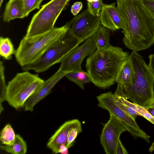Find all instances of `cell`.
<instances>
[{
  "instance_id": "obj_32",
  "label": "cell",
  "mask_w": 154,
  "mask_h": 154,
  "mask_svg": "<svg viewBox=\"0 0 154 154\" xmlns=\"http://www.w3.org/2000/svg\"><path fill=\"white\" fill-rule=\"evenodd\" d=\"M58 153L62 154H68V149L65 144H61L59 146Z\"/></svg>"
},
{
  "instance_id": "obj_24",
  "label": "cell",
  "mask_w": 154,
  "mask_h": 154,
  "mask_svg": "<svg viewBox=\"0 0 154 154\" xmlns=\"http://www.w3.org/2000/svg\"><path fill=\"white\" fill-rule=\"evenodd\" d=\"M43 0H23L25 17H27L32 11L39 9L40 6Z\"/></svg>"
},
{
  "instance_id": "obj_25",
  "label": "cell",
  "mask_w": 154,
  "mask_h": 154,
  "mask_svg": "<svg viewBox=\"0 0 154 154\" xmlns=\"http://www.w3.org/2000/svg\"><path fill=\"white\" fill-rule=\"evenodd\" d=\"M104 4L102 0L97 2H88L87 9L92 15L99 16Z\"/></svg>"
},
{
  "instance_id": "obj_3",
  "label": "cell",
  "mask_w": 154,
  "mask_h": 154,
  "mask_svg": "<svg viewBox=\"0 0 154 154\" xmlns=\"http://www.w3.org/2000/svg\"><path fill=\"white\" fill-rule=\"evenodd\" d=\"M134 68V79L132 84L114 94L124 97L142 107L154 103V76L143 57L133 51L129 55Z\"/></svg>"
},
{
  "instance_id": "obj_22",
  "label": "cell",
  "mask_w": 154,
  "mask_h": 154,
  "mask_svg": "<svg viewBox=\"0 0 154 154\" xmlns=\"http://www.w3.org/2000/svg\"><path fill=\"white\" fill-rule=\"evenodd\" d=\"M16 134L11 125L7 124L2 130L0 133V141L3 145H11L15 140Z\"/></svg>"
},
{
  "instance_id": "obj_12",
  "label": "cell",
  "mask_w": 154,
  "mask_h": 154,
  "mask_svg": "<svg viewBox=\"0 0 154 154\" xmlns=\"http://www.w3.org/2000/svg\"><path fill=\"white\" fill-rule=\"evenodd\" d=\"M68 73L58 70L46 81L26 100L24 105L25 111L32 112L34 106L50 92L55 85Z\"/></svg>"
},
{
  "instance_id": "obj_16",
  "label": "cell",
  "mask_w": 154,
  "mask_h": 154,
  "mask_svg": "<svg viewBox=\"0 0 154 154\" xmlns=\"http://www.w3.org/2000/svg\"><path fill=\"white\" fill-rule=\"evenodd\" d=\"M25 17L23 0H9L6 5L3 14L4 21L9 22L15 19Z\"/></svg>"
},
{
  "instance_id": "obj_4",
  "label": "cell",
  "mask_w": 154,
  "mask_h": 154,
  "mask_svg": "<svg viewBox=\"0 0 154 154\" xmlns=\"http://www.w3.org/2000/svg\"><path fill=\"white\" fill-rule=\"evenodd\" d=\"M69 27L67 22L59 27H54L45 34L30 38L24 36L20 41L14 54L18 63L23 67L39 58L61 38Z\"/></svg>"
},
{
  "instance_id": "obj_5",
  "label": "cell",
  "mask_w": 154,
  "mask_h": 154,
  "mask_svg": "<svg viewBox=\"0 0 154 154\" xmlns=\"http://www.w3.org/2000/svg\"><path fill=\"white\" fill-rule=\"evenodd\" d=\"M44 81L28 71L17 73L7 85L5 100L17 110L24 106L26 100Z\"/></svg>"
},
{
  "instance_id": "obj_31",
  "label": "cell",
  "mask_w": 154,
  "mask_h": 154,
  "mask_svg": "<svg viewBox=\"0 0 154 154\" xmlns=\"http://www.w3.org/2000/svg\"><path fill=\"white\" fill-rule=\"evenodd\" d=\"M149 61L148 66L154 76V54H151L148 57Z\"/></svg>"
},
{
  "instance_id": "obj_1",
  "label": "cell",
  "mask_w": 154,
  "mask_h": 154,
  "mask_svg": "<svg viewBox=\"0 0 154 154\" xmlns=\"http://www.w3.org/2000/svg\"><path fill=\"white\" fill-rule=\"evenodd\" d=\"M116 2L126 47L137 52L150 48L154 43V19L142 0Z\"/></svg>"
},
{
  "instance_id": "obj_19",
  "label": "cell",
  "mask_w": 154,
  "mask_h": 154,
  "mask_svg": "<svg viewBox=\"0 0 154 154\" xmlns=\"http://www.w3.org/2000/svg\"><path fill=\"white\" fill-rule=\"evenodd\" d=\"M65 76L82 89H84V85L85 84L91 82L88 73L82 70L69 72Z\"/></svg>"
},
{
  "instance_id": "obj_10",
  "label": "cell",
  "mask_w": 154,
  "mask_h": 154,
  "mask_svg": "<svg viewBox=\"0 0 154 154\" xmlns=\"http://www.w3.org/2000/svg\"><path fill=\"white\" fill-rule=\"evenodd\" d=\"M96 50V45L92 38H88L82 45L71 51L63 59L59 69L66 73L82 70L81 65L84 59L92 54Z\"/></svg>"
},
{
  "instance_id": "obj_2",
  "label": "cell",
  "mask_w": 154,
  "mask_h": 154,
  "mask_svg": "<svg viewBox=\"0 0 154 154\" xmlns=\"http://www.w3.org/2000/svg\"><path fill=\"white\" fill-rule=\"evenodd\" d=\"M130 55L122 48L111 45L96 50L86 60V68L91 82L103 89L113 85L122 63Z\"/></svg>"
},
{
  "instance_id": "obj_6",
  "label": "cell",
  "mask_w": 154,
  "mask_h": 154,
  "mask_svg": "<svg viewBox=\"0 0 154 154\" xmlns=\"http://www.w3.org/2000/svg\"><path fill=\"white\" fill-rule=\"evenodd\" d=\"M82 42L68 30L65 34L32 63L22 67L23 71L45 72L52 66L60 63L63 59Z\"/></svg>"
},
{
  "instance_id": "obj_30",
  "label": "cell",
  "mask_w": 154,
  "mask_h": 154,
  "mask_svg": "<svg viewBox=\"0 0 154 154\" xmlns=\"http://www.w3.org/2000/svg\"><path fill=\"white\" fill-rule=\"evenodd\" d=\"M127 151L119 139L116 146L115 154H128Z\"/></svg>"
},
{
  "instance_id": "obj_14",
  "label": "cell",
  "mask_w": 154,
  "mask_h": 154,
  "mask_svg": "<svg viewBox=\"0 0 154 154\" xmlns=\"http://www.w3.org/2000/svg\"><path fill=\"white\" fill-rule=\"evenodd\" d=\"M102 25L112 31L122 29L120 15L115 3L104 4L99 16Z\"/></svg>"
},
{
  "instance_id": "obj_33",
  "label": "cell",
  "mask_w": 154,
  "mask_h": 154,
  "mask_svg": "<svg viewBox=\"0 0 154 154\" xmlns=\"http://www.w3.org/2000/svg\"><path fill=\"white\" fill-rule=\"evenodd\" d=\"M144 108L148 112L154 117V103L150 106Z\"/></svg>"
},
{
  "instance_id": "obj_29",
  "label": "cell",
  "mask_w": 154,
  "mask_h": 154,
  "mask_svg": "<svg viewBox=\"0 0 154 154\" xmlns=\"http://www.w3.org/2000/svg\"><path fill=\"white\" fill-rule=\"evenodd\" d=\"M83 8L82 3L80 2H75L72 6L71 11L73 15L76 16Z\"/></svg>"
},
{
  "instance_id": "obj_17",
  "label": "cell",
  "mask_w": 154,
  "mask_h": 154,
  "mask_svg": "<svg viewBox=\"0 0 154 154\" xmlns=\"http://www.w3.org/2000/svg\"><path fill=\"white\" fill-rule=\"evenodd\" d=\"M111 30L102 25H100L91 38L95 43L97 50L106 48L110 44V35Z\"/></svg>"
},
{
  "instance_id": "obj_21",
  "label": "cell",
  "mask_w": 154,
  "mask_h": 154,
  "mask_svg": "<svg viewBox=\"0 0 154 154\" xmlns=\"http://www.w3.org/2000/svg\"><path fill=\"white\" fill-rule=\"evenodd\" d=\"M115 96V99L126 104L135 109L141 115L151 123L154 125V117L151 115L145 109L144 107L140 106L133 103L129 102L125 98L120 96Z\"/></svg>"
},
{
  "instance_id": "obj_15",
  "label": "cell",
  "mask_w": 154,
  "mask_h": 154,
  "mask_svg": "<svg viewBox=\"0 0 154 154\" xmlns=\"http://www.w3.org/2000/svg\"><path fill=\"white\" fill-rule=\"evenodd\" d=\"M134 68L129 56L122 63L116 75L115 81L117 86L115 93L131 85L134 81Z\"/></svg>"
},
{
  "instance_id": "obj_27",
  "label": "cell",
  "mask_w": 154,
  "mask_h": 154,
  "mask_svg": "<svg viewBox=\"0 0 154 154\" xmlns=\"http://www.w3.org/2000/svg\"><path fill=\"white\" fill-rule=\"evenodd\" d=\"M115 102L116 104L122 110L128 114L135 119L138 116L141 115L135 109L122 102L116 100L115 98Z\"/></svg>"
},
{
  "instance_id": "obj_35",
  "label": "cell",
  "mask_w": 154,
  "mask_h": 154,
  "mask_svg": "<svg viewBox=\"0 0 154 154\" xmlns=\"http://www.w3.org/2000/svg\"><path fill=\"white\" fill-rule=\"evenodd\" d=\"M88 2H97L99 0H87Z\"/></svg>"
},
{
  "instance_id": "obj_9",
  "label": "cell",
  "mask_w": 154,
  "mask_h": 154,
  "mask_svg": "<svg viewBox=\"0 0 154 154\" xmlns=\"http://www.w3.org/2000/svg\"><path fill=\"white\" fill-rule=\"evenodd\" d=\"M67 23L68 31L82 42L91 37L101 25L99 16H93L87 9Z\"/></svg>"
},
{
  "instance_id": "obj_18",
  "label": "cell",
  "mask_w": 154,
  "mask_h": 154,
  "mask_svg": "<svg viewBox=\"0 0 154 154\" xmlns=\"http://www.w3.org/2000/svg\"><path fill=\"white\" fill-rule=\"evenodd\" d=\"M0 147L1 150L12 154H25L27 150L26 142L19 134H16L13 144L9 145H1Z\"/></svg>"
},
{
  "instance_id": "obj_23",
  "label": "cell",
  "mask_w": 154,
  "mask_h": 154,
  "mask_svg": "<svg viewBox=\"0 0 154 154\" xmlns=\"http://www.w3.org/2000/svg\"><path fill=\"white\" fill-rule=\"evenodd\" d=\"M0 113L3 109L2 103L6 101L5 97L6 92L7 85L5 81V69L3 62L1 61L0 63Z\"/></svg>"
},
{
  "instance_id": "obj_13",
  "label": "cell",
  "mask_w": 154,
  "mask_h": 154,
  "mask_svg": "<svg viewBox=\"0 0 154 154\" xmlns=\"http://www.w3.org/2000/svg\"><path fill=\"white\" fill-rule=\"evenodd\" d=\"M80 121L75 119L65 122L56 131L49 139L47 143L48 147L53 153H58L59 146L61 144L66 145L68 134L73 128L81 125Z\"/></svg>"
},
{
  "instance_id": "obj_34",
  "label": "cell",
  "mask_w": 154,
  "mask_h": 154,
  "mask_svg": "<svg viewBox=\"0 0 154 154\" xmlns=\"http://www.w3.org/2000/svg\"><path fill=\"white\" fill-rule=\"evenodd\" d=\"M154 150V142L152 143V145L149 149V151L151 153Z\"/></svg>"
},
{
  "instance_id": "obj_20",
  "label": "cell",
  "mask_w": 154,
  "mask_h": 154,
  "mask_svg": "<svg viewBox=\"0 0 154 154\" xmlns=\"http://www.w3.org/2000/svg\"><path fill=\"white\" fill-rule=\"evenodd\" d=\"M15 50L11 39L8 37H0V55L7 60H11L14 54Z\"/></svg>"
},
{
  "instance_id": "obj_11",
  "label": "cell",
  "mask_w": 154,
  "mask_h": 154,
  "mask_svg": "<svg viewBox=\"0 0 154 154\" xmlns=\"http://www.w3.org/2000/svg\"><path fill=\"white\" fill-rule=\"evenodd\" d=\"M109 115V119L104 125L100 136V143L106 154H115L120 136L127 130L119 119L112 115Z\"/></svg>"
},
{
  "instance_id": "obj_36",
  "label": "cell",
  "mask_w": 154,
  "mask_h": 154,
  "mask_svg": "<svg viewBox=\"0 0 154 154\" xmlns=\"http://www.w3.org/2000/svg\"><path fill=\"white\" fill-rule=\"evenodd\" d=\"M3 0H0V7H1L2 4L3 2Z\"/></svg>"
},
{
  "instance_id": "obj_28",
  "label": "cell",
  "mask_w": 154,
  "mask_h": 154,
  "mask_svg": "<svg viewBox=\"0 0 154 154\" xmlns=\"http://www.w3.org/2000/svg\"><path fill=\"white\" fill-rule=\"evenodd\" d=\"M148 13L154 19V0H142Z\"/></svg>"
},
{
  "instance_id": "obj_26",
  "label": "cell",
  "mask_w": 154,
  "mask_h": 154,
  "mask_svg": "<svg viewBox=\"0 0 154 154\" xmlns=\"http://www.w3.org/2000/svg\"><path fill=\"white\" fill-rule=\"evenodd\" d=\"M82 131L81 125L73 128L70 131L68 135L66 143L68 149L73 146L77 135Z\"/></svg>"
},
{
  "instance_id": "obj_8",
  "label": "cell",
  "mask_w": 154,
  "mask_h": 154,
  "mask_svg": "<svg viewBox=\"0 0 154 154\" xmlns=\"http://www.w3.org/2000/svg\"><path fill=\"white\" fill-rule=\"evenodd\" d=\"M98 106L105 109L119 119L134 139L140 138L147 143L150 137L138 126L135 119L121 109L116 103L115 96L111 91L100 94L97 97Z\"/></svg>"
},
{
  "instance_id": "obj_7",
  "label": "cell",
  "mask_w": 154,
  "mask_h": 154,
  "mask_svg": "<svg viewBox=\"0 0 154 154\" xmlns=\"http://www.w3.org/2000/svg\"><path fill=\"white\" fill-rule=\"evenodd\" d=\"M71 0H51L33 16L24 36L28 38L46 33L54 27L58 17Z\"/></svg>"
}]
</instances>
